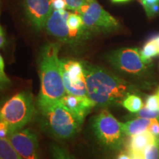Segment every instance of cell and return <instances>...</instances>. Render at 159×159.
<instances>
[{
    "label": "cell",
    "mask_w": 159,
    "mask_h": 159,
    "mask_svg": "<svg viewBox=\"0 0 159 159\" xmlns=\"http://www.w3.org/2000/svg\"><path fill=\"white\" fill-rule=\"evenodd\" d=\"M86 84L87 95L95 106L106 108L122 105L125 97L140 94L132 83L125 80L106 69L82 61Z\"/></svg>",
    "instance_id": "cell-1"
},
{
    "label": "cell",
    "mask_w": 159,
    "mask_h": 159,
    "mask_svg": "<svg viewBox=\"0 0 159 159\" xmlns=\"http://www.w3.org/2000/svg\"><path fill=\"white\" fill-rule=\"evenodd\" d=\"M59 43L49 42L41 47L39 68L41 88L36 102H54L66 94L61 72Z\"/></svg>",
    "instance_id": "cell-2"
},
{
    "label": "cell",
    "mask_w": 159,
    "mask_h": 159,
    "mask_svg": "<svg viewBox=\"0 0 159 159\" xmlns=\"http://www.w3.org/2000/svg\"><path fill=\"white\" fill-rule=\"evenodd\" d=\"M41 126L57 139L67 140L75 136L81 128V122L59 101L36 102V113Z\"/></svg>",
    "instance_id": "cell-3"
},
{
    "label": "cell",
    "mask_w": 159,
    "mask_h": 159,
    "mask_svg": "<svg viewBox=\"0 0 159 159\" xmlns=\"http://www.w3.org/2000/svg\"><path fill=\"white\" fill-rule=\"evenodd\" d=\"M35 113L36 106L33 94L29 91H21L0 105V122L8 127L10 135L25 128Z\"/></svg>",
    "instance_id": "cell-4"
},
{
    "label": "cell",
    "mask_w": 159,
    "mask_h": 159,
    "mask_svg": "<svg viewBox=\"0 0 159 159\" xmlns=\"http://www.w3.org/2000/svg\"><path fill=\"white\" fill-rule=\"evenodd\" d=\"M76 12L82 17L84 39L94 34L112 33L120 27L118 20L105 11L97 0H88Z\"/></svg>",
    "instance_id": "cell-5"
},
{
    "label": "cell",
    "mask_w": 159,
    "mask_h": 159,
    "mask_svg": "<svg viewBox=\"0 0 159 159\" xmlns=\"http://www.w3.org/2000/svg\"><path fill=\"white\" fill-rule=\"evenodd\" d=\"M93 132L98 142L105 148L110 150H120L125 145V134L122 123L103 108L92 119Z\"/></svg>",
    "instance_id": "cell-6"
},
{
    "label": "cell",
    "mask_w": 159,
    "mask_h": 159,
    "mask_svg": "<svg viewBox=\"0 0 159 159\" xmlns=\"http://www.w3.org/2000/svg\"><path fill=\"white\" fill-rule=\"evenodd\" d=\"M107 61L115 69L125 74L135 77L146 75L148 64L141 57L138 48H121L111 51L106 56Z\"/></svg>",
    "instance_id": "cell-7"
},
{
    "label": "cell",
    "mask_w": 159,
    "mask_h": 159,
    "mask_svg": "<svg viewBox=\"0 0 159 159\" xmlns=\"http://www.w3.org/2000/svg\"><path fill=\"white\" fill-rule=\"evenodd\" d=\"M61 72L66 93L76 96L88 97L82 61L61 59Z\"/></svg>",
    "instance_id": "cell-8"
},
{
    "label": "cell",
    "mask_w": 159,
    "mask_h": 159,
    "mask_svg": "<svg viewBox=\"0 0 159 159\" xmlns=\"http://www.w3.org/2000/svg\"><path fill=\"white\" fill-rule=\"evenodd\" d=\"M11 144L24 159H42L38 137L30 129H21L7 136Z\"/></svg>",
    "instance_id": "cell-9"
},
{
    "label": "cell",
    "mask_w": 159,
    "mask_h": 159,
    "mask_svg": "<svg viewBox=\"0 0 159 159\" xmlns=\"http://www.w3.org/2000/svg\"><path fill=\"white\" fill-rule=\"evenodd\" d=\"M69 14L66 10H52L43 27L49 35L66 43H73L66 24Z\"/></svg>",
    "instance_id": "cell-10"
},
{
    "label": "cell",
    "mask_w": 159,
    "mask_h": 159,
    "mask_svg": "<svg viewBox=\"0 0 159 159\" xmlns=\"http://www.w3.org/2000/svg\"><path fill=\"white\" fill-rule=\"evenodd\" d=\"M24 7L32 26L38 31L43 30L52 11L51 0H24Z\"/></svg>",
    "instance_id": "cell-11"
},
{
    "label": "cell",
    "mask_w": 159,
    "mask_h": 159,
    "mask_svg": "<svg viewBox=\"0 0 159 159\" xmlns=\"http://www.w3.org/2000/svg\"><path fill=\"white\" fill-rule=\"evenodd\" d=\"M59 102L81 122H83L87 115L96 107L88 97L76 96L68 93L60 99Z\"/></svg>",
    "instance_id": "cell-12"
},
{
    "label": "cell",
    "mask_w": 159,
    "mask_h": 159,
    "mask_svg": "<svg viewBox=\"0 0 159 159\" xmlns=\"http://www.w3.org/2000/svg\"><path fill=\"white\" fill-rule=\"evenodd\" d=\"M155 141L156 138L150 131L146 130L142 134L129 136L128 142L125 143V145L128 152H143L145 149Z\"/></svg>",
    "instance_id": "cell-13"
},
{
    "label": "cell",
    "mask_w": 159,
    "mask_h": 159,
    "mask_svg": "<svg viewBox=\"0 0 159 159\" xmlns=\"http://www.w3.org/2000/svg\"><path fill=\"white\" fill-rule=\"evenodd\" d=\"M152 119L134 118L132 120L122 123V130L125 136H131L148 130Z\"/></svg>",
    "instance_id": "cell-14"
},
{
    "label": "cell",
    "mask_w": 159,
    "mask_h": 159,
    "mask_svg": "<svg viewBox=\"0 0 159 159\" xmlns=\"http://www.w3.org/2000/svg\"><path fill=\"white\" fill-rule=\"evenodd\" d=\"M0 159H24L7 138H0Z\"/></svg>",
    "instance_id": "cell-15"
},
{
    "label": "cell",
    "mask_w": 159,
    "mask_h": 159,
    "mask_svg": "<svg viewBox=\"0 0 159 159\" xmlns=\"http://www.w3.org/2000/svg\"><path fill=\"white\" fill-rule=\"evenodd\" d=\"M140 55L143 61L147 64L150 63L152 58L159 55V49L152 38L144 45L140 50Z\"/></svg>",
    "instance_id": "cell-16"
},
{
    "label": "cell",
    "mask_w": 159,
    "mask_h": 159,
    "mask_svg": "<svg viewBox=\"0 0 159 159\" xmlns=\"http://www.w3.org/2000/svg\"><path fill=\"white\" fill-rule=\"evenodd\" d=\"M122 105L123 108L127 109L130 113L135 114L142 109L144 106V103L140 96H139L137 94H131L125 97Z\"/></svg>",
    "instance_id": "cell-17"
},
{
    "label": "cell",
    "mask_w": 159,
    "mask_h": 159,
    "mask_svg": "<svg viewBox=\"0 0 159 159\" xmlns=\"http://www.w3.org/2000/svg\"><path fill=\"white\" fill-rule=\"evenodd\" d=\"M49 151L52 159H75L70 152L56 144H51Z\"/></svg>",
    "instance_id": "cell-18"
},
{
    "label": "cell",
    "mask_w": 159,
    "mask_h": 159,
    "mask_svg": "<svg viewBox=\"0 0 159 159\" xmlns=\"http://www.w3.org/2000/svg\"><path fill=\"white\" fill-rule=\"evenodd\" d=\"M140 2L149 18L159 13V0H140Z\"/></svg>",
    "instance_id": "cell-19"
},
{
    "label": "cell",
    "mask_w": 159,
    "mask_h": 159,
    "mask_svg": "<svg viewBox=\"0 0 159 159\" xmlns=\"http://www.w3.org/2000/svg\"><path fill=\"white\" fill-rule=\"evenodd\" d=\"M144 159H159V139L156 141L147 148L143 152Z\"/></svg>",
    "instance_id": "cell-20"
},
{
    "label": "cell",
    "mask_w": 159,
    "mask_h": 159,
    "mask_svg": "<svg viewBox=\"0 0 159 159\" xmlns=\"http://www.w3.org/2000/svg\"><path fill=\"white\" fill-rule=\"evenodd\" d=\"M133 116L135 118H144L149 119H158L159 111H150L144 105L140 111L135 114H133Z\"/></svg>",
    "instance_id": "cell-21"
},
{
    "label": "cell",
    "mask_w": 159,
    "mask_h": 159,
    "mask_svg": "<svg viewBox=\"0 0 159 159\" xmlns=\"http://www.w3.org/2000/svg\"><path fill=\"white\" fill-rule=\"evenodd\" d=\"M144 106L150 111H159V97L158 95H148L145 99Z\"/></svg>",
    "instance_id": "cell-22"
},
{
    "label": "cell",
    "mask_w": 159,
    "mask_h": 159,
    "mask_svg": "<svg viewBox=\"0 0 159 159\" xmlns=\"http://www.w3.org/2000/svg\"><path fill=\"white\" fill-rule=\"evenodd\" d=\"M88 0H65L66 9L77 11Z\"/></svg>",
    "instance_id": "cell-23"
},
{
    "label": "cell",
    "mask_w": 159,
    "mask_h": 159,
    "mask_svg": "<svg viewBox=\"0 0 159 159\" xmlns=\"http://www.w3.org/2000/svg\"><path fill=\"white\" fill-rule=\"evenodd\" d=\"M148 130L155 138L159 139V118L152 119Z\"/></svg>",
    "instance_id": "cell-24"
},
{
    "label": "cell",
    "mask_w": 159,
    "mask_h": 159,
    "mask_svg": "<svg viewBox=\"0 0 159 159\" xmlns=\"http://www.w3.org/2000/svg\"><path fill=\"white\" fill-rule=\"evenodd\" d=\"M11 80L5 74V71H0V91H3L11 85Z\"/></svg>",
    "instance_id": "cell-25"
},
{
    "label": "cell",
    "mask_w": 159,
    "mask_h": 159,
    "mask_svg": "<svg viewBox=\"0 0 159 159\" xmlns=\"http://www.w3.org/2000/svg\"><path fill=\"white\" fill-rule=\"evenodd\" d=\"M51 6L52 10L66 9V3L65 0H51Z\"/></svg>",
    "instance_id": "cell-26"
},
{
    "label": "cell",
    "mask_w": 159,
    "mask_h": 159,
    "mask_svg": "<svg viewBox=\"0 0 159 159\" xmlns=\"http://www.w3.org/2000/svg\"><path fill=\"white\" fill-rule=\"evenodd\" d=\"M9 134L8 127L4 122H0V138H7Z\"/></svg>",
    "instance_id": "cell-27"
},
{
    "label": "cell",
    "mask_w": 159,
    "mask_h": 159,
    "mask_svg": "<svg viewBox=\"0 0 159 159\" xmlns=\"http://www.w3.org/2000/svg\"><path fill=\"white\" fill-rule=\"evenodd\" d=\"M116 159H132L131 156L128 151H122L119 154Z\"/></svg>",
    "instance_id": "cell-28"
},
{
    "label": "cell",
    "mask_w": 159,
    "mask_h": 159,
    "mask_svg": "<svg viewBox=\"0 0 159 159\" xmlns=\"http://www.w3.org/2000/svg\"><path fill=\"white\" fill-rule=\"evenodd\" d=\"M129 153H130L131 158L132 159H144L143 152H129Z\"/></svg>",
    "instance_id": "cell-29"
},
{
    "label": "cell",
    "mask_w": 159,
    "mask_h": 159,
    "mask_svg": "<svg viewBox=\"0 0 159 159\" xmlns=\"http://www.w3.org/2000/svg\"><path fill=\"white\" fill-rule=\"evenodd\" d=\"M5 43V37L4 34L3 30L2 28L1 25H0V48L3 47Z\"/></svg>",
    "instance_id": "cell-30"
},
{
    "label": "cell",
    "mask_w": 159,
    "mask_h": 159,
    "mask_svg": "<svg viewBox=\"0 0 159 159\" xmlns=\"http://www.w3.org/2000/svg\"><path fill=\"white\" fill-rule=\"evenodd\" d=\"M0 71H5V63H4L3 57L0 55Z\"/></svg>",
    "instance_id": "cell-31"
},
{
    "label": "cell",
    "mask_w": 159,
    "mask_h": 159,
    "mask_svg": "<svg viewBox=\"0 0 159 159\" xmlns=\"http://www.w3.org/2000/svg\"><path fill=\"white\" fill-rule=\"evenodd\" d=\"M129 1H131V0H111V2L114 3H123Z\"/></svg>",
    "instance_id": "cell-32"
},
{
    "label": "cell",
    "mask_w": 159,
    "mask_h": 159,
    "mask_svg": "<svg viewBox=\"0 0 159 159\" xmlns=\"http://www.w3.org/2000/svg\"><path fill=\"white\" fill-rule=\"evenodd\" d=\"M152 39H154L155 42H156L157 47H158V49H159V35H156V36L153 37V38H152Z\"/></svg>",
    "instance_id": "cell-33"
},
{
    "label": "cell",
    "mask_w": 159,
    "mask_h": 159,
    "mask_svg": "<svg viewBox=\"0 0 159 159\" xmlns=\"http://www.w3.org/2000/svg\"><path fill=\"white\" fill-rule=\"evenodd\" d=\"M156 94L158 95V97H159V87H158V89H157V91H156Z\"/></svg>",
    "instance_id": "cell-34"
}]
</instances>
